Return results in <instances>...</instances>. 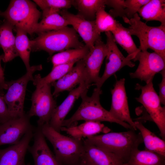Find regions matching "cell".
<instances>
[{
  "mask_svg": "<svg viewBox=\"0 0 165 165\" xmlns=\"http://www.w3.org/2000/svg\"><path fill=\"white\" fill-rule=\"evenodd\" d=\"M136 131L130 129L124 132H108L91 136L83 140L114 154L124 164L143 142L140 133Z\"/></svg>",
  "mask_w": 165,
  "mask_h": 165,
  "instance_id": "cell-1",
  "label": "cell"
},
{
  "mask_svg": "<svg viewBox=\"0 0 165 165\" xmlns=\"http://www.w3.org/2000/svg\"><path fill=\"white\" fill-rule=\"evenodd\" d=\"M87 91L82 94L80 97L82 101L79 106L70 118L63 121L62 127L77 125L78 121L83 120L114 123L127 129L134 130L128 123L115 118L101 106L100 102V96L102 93L101 89L95 88L90 97L87 95Z\"/></svg>",
  "mask_w": 165,
  "mask_h": 165,
  "instance_id": "cell-2",
  "label": "cell"
},
{
  "mask_svg": "<svg viewBox=\"0 0 165 165\" xmlns=\"http://www.w3.org/2000/svg\"><path fill=\"white\" fill-rule=\"evenodd\" d=\"M40 128L45 138L52 145L55 156L62 165H72L82 160L84 149L83 140L64 135L49 124Z\"/></svg>",
  "mask_w": 165,
  "mask_h": 165,
  "instance_id": "cell-3",
  "label": "cell"
},
{
  "mask_svg": "<svg viewBox=\"0 0 165 165\" xmlns=\"http://www.w3.org/2000/svg\"><path fill=\"white\" fill-rule=\"evenodd\" d=\"M31 51L44 50L50 56L57 52L84 46L76 32L68 26L61 29L44 32L30 40Z\"/></svg>",
  "mask_w": 165,
  "mask_h": 165,
  "instance_id": "cell-4",
  "label": "cell"
},
{
  "mask_svg": "<svg viewBox=\"0 0 165 165\" xmlns=\"http://www.w3.org/2000/svg\"><path fill=\"white\" fill-rule=\"evenodd\" d=\"M124 22L130 25L127 29L130 34L139 38L140 51L150 49L165 59V25L148 26L141 20L138 13L133 18Z\"/></svg>",
  "mask_w": 165,
  "mask_h": 165,
  "instance_id": "cell-5",
  "label": "cell"
},
{
  "mask_svg": "<svg viewBox=\"0 0 165 165\" xmlns=\"http://www.w3.org/2000/svg\"><path fill=\"white\" fill-rule=\"evenodd\" d=\"M1 16L14 28L32 35L34 33L41 13L31 1L13 0L11 1L6 10L2 12Z\"/></svg>",
  "mask_w": 165,
  "mask_h": 165,
  "instance_id": "cell-6",
  "label": "cell"
},
{
  "mask_svg": "<svg viewBox=\"0 0 165 165\" xmlns=\"http://www.w3.org/2000/svg\"><path fill=\"white\" fill-rule=\"evenodd\" d=\"M42 69L41 64L32 66L21 77L6 82L7 91L4 98L12 118L21 117L25 114L24 110V103L28 83L33 80L34 73Z\"/></svg>",
  "mask_w": 165,
  "mask_h": 165,
  "instance_id": "cell-7",
  "label": "cell"
},
{
  "mask_svg": "<svg viewBox=\"0 0 165 165\" xmlns=\"http://www.w3.org/2000/svg\"><path fill=\"white\" fill-rule=\"evenodd\" d=\"M135 89L141 93L136 100L144 107L152 121L156 124L163 139H165V107L161 105L158 95L153 87L152 81L144 86L137 84Z\"/></svg>",
  "mask_w": 165,
  "mask_h": 165,
  "instance_id": "cell-8",
  "label": "cell"
},
{
  "mask_svg": "<svg viewBox=\"0 0 165 165\" xmlns=\"http://www.w3.org/2000/svg\"><path fill=\"white\" fill-rule=\"evenodd\" d=\"M51 86L49 84L36 87L31 96V106L27 114L30 118L34 116L38 117L37 124L39 127L49 124L53 112L57 107L51 93Z\"/></svg>",
  "mask_w": 165,
  "mask_h": 165,
  "instance_id": "cell-9",
  "label": "cell"
},
{
  "mask_svg": "<svg viewBox=\"0 0 165 165\" xmlns=\"http://www.w3.org/2000/svg\"><path fill=\"white\" fill-rule=\"evenodd\" d=\"M106 37V43L107 53L105 67L103 74L100 77L98 82L94 84L96 87L101 89L105 81L110 76L127 66L132 68L135 63L125 57L118 48L113 36L111 32H105Z\"/></svg>",
  "mask_w": 165,
  "mask_h": 165,
  "instance_id": "cell-10",
  "label": "cell"
},
{
  "mask_svg": "<svg viewBox=\"0 0 165 165\" xmlns=\"http://www.w3.org/2000/svg\"><path fill=\"white\" fill-rule=\"evenodd\" d=\"M138 61L136 71L129 73L132 78L138 79L147 84L152 81L155 75L165 69V59L155 52L139 51L133 61Z\"/></svg>",
  "mask_w": 165,
  "mask_h": 165,
  "instance_id": "cell-11",
  "label": "cell"
},
{
  "mask_svg": "<svg viewBox=\"0 0 165 165\" xmlns=\"http://www.w3.org/2000/svg\"><path fill=\"white\" fill-rule=\"evenodd\" d=\"M124 78L116 79L114 88L111 90L112 103L109 111L116 119L130 125L137 130L134 122L131 118L125 87Z\"/></svg>",
  "mask_w": 165,
  "mask_h": 165,
  "instance_id": "cell-12",
  "label": "cell"
},
{
  "mask_svg": "<svg viewBox=\"0 0 165 165\" xmlns=\"http://www.w3.org/2000/svg\"><path fill=\"white\" fill-rule=\"evenodd\" d=\"M30 118L25 114L21 117L11 119L0 124V146L12 145L18 142L28 131L33 129Z\"/></svg>",
  "mask_w": 165,
  "mask_h": 165,
  "instance_id": "cell-13",
  "label": "cell"
},
{
  "mask_svg": "<svg viewBox=\"0 0 165 165\" xmlns=\"http://www.w3.org/2000/svg\"><path fill=\"white\" fill-rule=\"evenodd\" d=\"M59 14L68 21L69 25L72 26L90 50L97 40L101 38V34L96 29L95 20H87L65 9L61 10Z\"/></svg>",
  "mask_w": 165,
  "mask_h": 165,
  "instance_id": "cell-14",
  "label": "cell"
},
{
  "mask_svg": "<svg viewBox=\"0 0 165 165\" xmlns=\"http://www.w3.org/2000/svg\"><path fill=\"white\" fill-rule=\"evenodd\" d=\"M91 85L88 81L82 82L79 86L70 91L62 103L54 110L49 125L57 131L60 132L62 124L75 101L85 92L88 91Z\"/></svg>",
  "mask_w": 165,
  "mask_h": 165,
  "instance_id": "cell-15",
  "label": "cell"
},
{
  "mask_svg": "<svg viewBox=\"0 0 165 165\" xmlns=\"http://www.w3.org/2000/svg\"><path fill=\"white\" fill-rule=\"evenodd\" d=\"M107 53L106 44L101 38L95 42L83 59L88 79L91 84L97 83L100 79L99 72Z\"/></svg>",
  "mask_w": 165,
  "mask_h": 165,
  "instance_id": "cell-16",
  "label": "cell"
},
{
  "mask_svg": "<svg viewBox=\"0 0 165 165\" xmlns=\"http://www.w3.org/2000/svg\"><path fill=\"white\" fill-rule=\"evenodd\" d=\"M33 129L28 131L16 144L0 149V165H23L31 140L34 135Z\"/></svg>",
  "mask_w": 165,
  "mask_h": 165,
  "instance_id": "cell-17",
  "label": "cell"
},
{
  "mask_svg": "<svg viewBox=\"0 0 165 165\" xmlns=\"http://www.w3.org/2000/svg\"><path fill=\"white\" fill-rule=\"evenodd\" d=\"M85 81L90 83L88 79L82 59L77 61L75 66L61 78L51 84L54 88L53 95L56 97L63 91H70L77 85Z\"/></svg>",
  "mask_w": 165,
  "mask_h": 165,
  "instance_id": "cell-18",
  "label": "cell"
},
{
  "mask_svg": "<svg viewBox=\"0 0 165 165\" xmlns=\"http://www.w3.org/2000/svg\"><path fill=\"white\" fill-rule=\"evenodd\" d=\"M34 142L28 150L31 154L34 165H62L49 148L40 127L34 133Z\"/></svg>",
  "mask_w": 165,
  "mask_h": 165,
  "instance_id": "cell-19",
  "label": "cell"
},
{
  "mask_svg": "<svg viewBox=\"0 0 165 165\" xmlns=\"http://www.w3.org/2000/svg\"><path fill=\"white\" fill-rule=\"evenodd\" d=\"M82 160L90 165H124L114 154L85 142Z\"/></svg>",
  "mask_w": 165,
  "mask_h": 165,
  "instance_id": "cell-20",
  "label": "cell"
},
{
  "mask_svg": "<svg viewBox=\"0 0 165 165\" xmlns=\"http://www.w3.org/2000/svg\"><path fill=\"white\" fill-rule=\"evenodd\" d=\"M110 129L101 122L86 121L79 125L69 127H62L61 131H64L71 137L79 140L94 136L100 133L109 132Z\"/></svg>",
  "mask_w": 165,
  "mask_h": 165,
  "instance_id": "cell-21",
  "label": "cell"
},
{
  "mask_svg": "<svg viewBox=\"0 0 165 165\" xmlns=\"http://www.w3.org/2000/svg\"><path fill=\"white\" fill-rule=\"evenodd\" d=\"M14 28L6 21L0 25V46L4 52L2 61L4 62L11 61L19 56L15 47V37L13 32Z\"/></svg>",
  "mask_w": 165,
  "mask_h": 165,
  "instance_id": "cell-22",
  "label": "cell"
},
{
  "mask_svg": "<svg viewBox=\"0 0 165 165\" xmlns=\"http://www.w3.org/2000/svg\"><path fill=\"white\" fill-rule=\"evenodd\" d=\"M111 32L115 42L128 53L126 57L134 61L140 51L134 42L127 28L124 27L117 21L116 28Z\"/></svg>",
  "mask_w": 165,
  "mask_h": 165,
  "instance_id": "cell-23",
  "label": "cell"
},
{
  "mask_svg": "<svg viewBox=\"0 0 165 165\" xmlns=\"http://www.w3.org/2000/svg\"><path fill=\"white\" fill-rule=\"evenodd\" d=\"M137 129L140 131L145 149L165 156V141L148 129L141 122H134Z\"/></svg>",
  "mask_w": 165,
  "mask_h": 165,
  "instance_id": "cell-24",
  "label": "cell"
},
{
  "mask_svg": "<svg viewBox=\"0 0 165 165\" xmlns=\"http://www.w3.org/2000/svg\"><path fill=\"white\" fill-rule=\"evenodd\" d=\"M139 16L146 21H158L165 25V1L150 0L138 10Z\"/></svg>",
  "mask_w": 165,
  "mask_h": 165,
  "instance_id": "cell-25",
  "label": "cell"
},
{
  "mask_svg": "<svg viewBox=\"0 0 165 165\" xmlns=\"http://www.w3.org/2000/svg\"><path fill=\"white\" fill-rule=\"evenodd\" d=\"M124 165H165V156L145 149H136Z\"/></svg>",
  "mask_w": 165,
  "mask_h": 165,
  "instance_id": "cell-26",
  "label": "cell"
},
{
  "mask_svg": "<svg viewBox=\"0 0 165 165\" xmlns=\"http://www.w3.org/2000/svg\"><path fill=\"white\" fill-rule=\"evenodd\" d=\"M73 5L77 9L78 15L87 20L94 21L97 11L105 8V0H73Z\"/></svg>",
  "mask_w": 165,
  "mask_h": 165,
  "instance_id": "cell-27",
  "label": "cell"
},
{
  "mask_svg": "<svg viewBox=\"0 0 165 165\" xmlns=\"http://www.w3.org/2000/svg\"><path fill=\"white\" fill-rule=\"evenodd\" d=\"M89 51V49L85 45L82 48L69 49L58 53L51 57L53 67L72 62H77L83 59Z\"/></svg>",
  "mask_w": 165,
  "mask_h": 165,
  "instance_id": "cell-28",
  "label": "cell"
},
{
  "mask_svg": "<svg viewBox=\"0 0 165 165\" xmlns=\"http://www.w3.org/2000/svg\"><path fill=\"white\" fill-rule=\"evenodd\" d=\"M68 21L59 13H55L43 17L37 24L34 33L39 34L49 31L56 30L68 26Z\"/></svg>",
  "mask_w": 165,
  "mask_h": 165,
  "instance_id": "cell-29",
  "label": "cell"
},
{
  "mask_svg": "<svg viewBox=\"0 0 165 165\" xmlns=\"http://www.w3.org/2000/svg\"><path fill=\"white\" fill-rule=\"evenodd\" d=\"M76 62H72L53 67L51 72L44 77H42L40 74L35 75L32 80L33 85L36 87H39L46 84H51L68 72Z\"/></svg>",
  "mask_w": 165,
  "mask_h": 165,
  "instance_id": "cell-30",
  "label": "cell"
},
{
  "mask_svg": "<svg viewBox=\"0 0 165 165\" xmlns=\"http://www.w3.org/2000/svg\"><path fill=\"white\" fill-rule=\"evenodd\" d=\"M15 29L16 32V48L18 56L22 60L28 71L31 67L29 64L30 53L31 51L30 40L27 37V33L18 28Z\"/></svg>",
  "mask_w": 165,
  "mask_h": 165,
  "instance_id": "cell-31",
  "label": "cell"
},
{
  "mask_svg": "<svg viewBox=\"0 0 165 165\" xmlns=\"http://www.w3.org/2000/svg\"><path fill=\"white\" fill-rule=\"evenodd\" d=\"M33 1L42 10L43 17L52 13H59L61 10L70 8L73 5V0H34Z\"/></svg>",
  "mask_w": 165,
  "mask_h": 165,
  "instance_id": "cell-32",
  "label": "cell"
},
{
  "mask_svg": "<svg viewBox=\"0 0 165 165\" xmlns=\"http://www.w3.org/2000/svg\"><path fill=\"white\" fill-rule=\"evenodd\" d=\"M117 21L105 10V8L100 9L96 13L95 24L100 34L102 32L112 31L116 28Z\"/></svg>",
  "mask_w": 165,
  "mask_h": 165,
  "instance_id": "cell-33",
  "label": "cell"
},
{
  "mask_svg": "<svg viewBox=\"0 0 165 165\" xmlns=\"http://www.w3.org/2000/svg\"><path fill=\"white\" fill-rule=\"evenodd\" d=\"M124 0H105L106 6L112 8L109 14L114 18L119 16L123 20L126 19L124 10L125 8Z\"/></svg>",
  "mask_w": 165,
  "mask_h": 165,
  "instance_id": "cell-34",
  "label": "cell"
},
{
  "mask_svg": "<svg viewBox=\"0 0 165 165\" xmlns=\"http://www.w3.org/2000/svg\"><path fill=\"white\" fill-rule=\"evenodd\" d=\"M149 1L150 0H125L126 7L124 13L126 17L125 20L126 19L130 20L133 18L134 15L137 13L140 8Z\"/></svg>",
  "mask_w": 165,
  "mask_h": 165,
  "instance_id": "cell-35",
  "label": "cell"
},
{
  "mask_svg": "<svg viewBox=\"0 0 165 165\" xmlns=\"http://www.w3.org/2000/svg\"><path fill=\"white\" fill-rule=\"evenodd\" d=\"M0 92V124H1L12 118L10 115L4 95Z\"/></svg>",
  "mask_w": 165,
  "mask_h": 165,
  "instance_id": "cell-36",
  "label": "cell"
},
{
  "mask_svg": "<svg viewBox=\"0 0 165 165\" xmlns=\"http://www.w3.org/2000/svg\"><path fill=\"white\" fill-rule=\"evenodd\" d=\"M162 75L161 82L159 84V97L161 104L165 105V69L160 72Z\"/></svg>",
  "mask_w": 165,
  "mask_h": 165,
  "instance_id": "cell-37",
  "label": "cell"
},
{
  "mask_svg": "<svg viewBox=\"0 0 165 165\" xmlns=\"http://www.w3.org/2000/svg\"><path fill=\"white\" fill-rule=\"evenodd\" d=\"M3 54L0 55V91L7 89V85L5 80L4 71L1 65V61L2 60Z\"/></svg>",
  "mask_w": 165,
  "mask_h": 165,
  "instance_id": "cell-38",
  "label": "cell"
},
{
  "mask_svg": "<svg viewBox=\"0 0 165 165\" xmlns=\"http://www.w3.org/2000/svg\"><path fill=\"white\" fill-rule=\"evenodd\" d=\"M72 165H90L82 161V160L79 162Z\"/></svg>",
  "mask_w": 165,
  "mask_h": 165,
  "instance_id": "cell-39",
  "label": "cell"
},
{
  "mask_svg": "<svg viewBox=\"0 0 165 165\" xmlns=\"http://www.w3.org/2000/svg\"><path fill=\"white\" fill-rule=\"evenodd\" d=\"M23 165H30L28 164H26L25 163Z\"/></svg>",
  "mask_w": 165,
  "mask_h": 165,
  "instance_id": "cell-40",
  "label": "cell"
},
{
  "mask_svg": "<svg viewBox=\"0 0 165 165\" xmlns=\"http://www.w3.org/2000/svg\"><path fill=\"white\" fill-rule=\"evenodd\" d=\"M2 13V12L0 11V15H1V13Z\"/></svg>",
  "mask_w": 165,
  "mask_h": 165,
  "instance_id": "cell-41",
  "label": "cell"
}]
</instances>
